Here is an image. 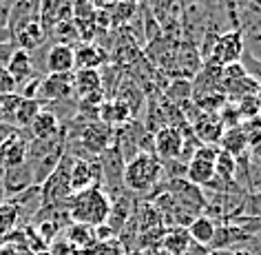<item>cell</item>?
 <instances>
[{
	"label": "cell",
	"instance_id": "8fae6325",
	"mask_svg": "<svg viewBox=\"0 0 261 255\" xmlns=\"http://www.w3.org/2000/svg\"><path fill=\"white\" fill-rule=\"evenodd\" d=\"M77 135H80L82 149L89 153H93V155H100V153L107 151L109 147H113V133L109 131L107 124L89 122V124H84L82 131Z\"/></svg>",
	"mask_w": 261,
	"mask_h": 255
},
{
	"label": "cell",
	"instance_id": "9a60e30c",
	"mask_svg": "<svg viewBox=\"0 0 261 255\" xmlns=\"http://www.w3.org/2000/svg\"><path fill=\"white\" fill-rule=\"evenodd\" d=\"M29 131H31V138L34 140H51V138H56V135H60L64 129H62L60 120L54 115V111L42 109L40 113L34 118Z\"/></svg>",
	"mask_w": 261,
	"mask_h": 255
},
{
	"label": "cell",
	"instance_id": "d6a6232c",
	"mask_svg": "<svg viewBox=\"0 0 261 255\" xmlns=\"http://www.w3.org/2000/svg\"><path fill=\"white\" fill-rule=\"evenodd\" d=\"M27 3L31 5V9H34L36 14H38V7H40V0H27Z\"/></svg>",
	"mask_w": 261,
	"mask_h": 255
},
{
	"label": "cell",
	"instance_id": "484cf974",
	"mask_svg": "<svg viewBox=\"0 0 261 255\" xmlns=\"http://www.w3.org/2000/svg\"><path fill=\"white\" fill-rule=\"evenodd\" d=\"M175 60L179 62V67L181 64H191L188 67V71H191V78H195L199 74V64H201V54L197 49H195V44H191V42H184L181 44V49H179V54L175 56Z\"/></svg>",
	"mask_w": 261,
	"mask_h": 255
},
{
	"label": "cell",
	"instance_id": "7a4b0ae2",
	"mask_svg": "<svg viewBox=\"0 0 261 255\" xmlns=\"http://www.w3.org/2000/svg\"><path fill=\"white\" fill-rule=\"evenodd\" d=\"M162 178V162L151 153H138L124 165V187L133 193H146Z\"/></svg>",
	"mask_w": 261,
	"mask_h": 255
},
{
	"label": "cell",
	"instance_id": "d6986e66",
	"mask_svg": "<svg viewBox=\"0 0 261 255\" xmlns=\"http://www.w3.org/2000/svg\"><path fill=\"white\" fill-rule=\"evenodd\" d=\"M191 246L193 242L188 238V231L184 226H173L162 238V251H166L168 255H186Z\"/></svg>",
	"mask_w": 261,
	"mask_h": 255
},
{
	"label": "cell",
	"instance_id": "52a82bcc",
	"mask_svg": "<svg viewBox=\"0 0 261 255\" xmlns=\"http://www.w3.org/2000/svg\"><path fill=\"white\" fill-rule=\"evenodd\" d=\"M73 98V74H47L40 80L36 100L38 102H62Z\"/></svg>",
	"mask_w": 261,
	"mask_h": 255
},
{
	"label": "cell",
	"instance_id": "6da1fadb",
	"mask_svg": "<svg viewBox=\"0 0 261 255\" xmlns=\"http://www.w3.org/2000/svg\"><path fill=\"white\" fill-rule=\"evenodd\" d=\"M111 195L104 189H87V191L73 193L67 200V215L73 224L84 226H104L111 213Z\"/></svg>",
	"mask_w": 261,
	"mask_h": 255
},
{
	"label": "cell",
	"instance_id": "4dcf8cb0",
	"mask_svg": "<svg viewBox=\"0 0 261 255\" xmlns=\"http://www.w3.org/2000/svg\"><path fill=\"white\" fill-rule=\"evenodd\" d=\"M18 47L14 44V40H7V42H0V67H7V62H9V58L14 56V51Z\"/></svg>",
	"mask_w": 261,
	"mask_h": 255
},
{
	"label": "cell",
	"instance_id": "f546056e",
	"mask_svg": "<svg viewBox=\"0 0 261 255\" xmlns=\"http://www.w3.org/2000/svg\"><path fill=\"white\" fill-rule=\"evenodd\" d=\"M16 89H18L16 80L9 76V71H7V69H3V67H0V96L16 94Z\"/></svg>",
	"mask_w": 261,
	"mask_h": 255
},
{
	"label": "cell",
	"instance_id": "5b68a950",
	"mask_svg": "<svg viewBox=\"0 0 261 255\" xmlns=\"http://www.w3.org/2000/svg\"><path fill=\"white\" fill-rule=\"evenodd\" d=\"M69 184H71V195L87 191V189H102V171L97 160H87V158H73L69 173Z\"/></svg>",
	"mask_w": 261,
	"mask_h": 255
},
{
	"label": "cell",
	"instance_id": "7c38bea8",
	"mask_svg": "<svg viewBox=\"0 0 261 255\" xmlns=\"http://www.w3.org/2000/svg\"><path fill=\"white\" fill-rule=\"evenodd\" d=\"M31 138H24V133L18 129V131L11 135L7 142L0 145V171L3 169H11L18 167L22 162H27V147H29Z\"/></svg>",
	"mask_w": 261,
	"mask_h": 255
},
{
	"label": "cell",
	"instance_id": "44dd1931",
	"mask_svg": "<svg viewBox=\"0 0 261 255\" xmlns=\"http://www.w3.org/2000/svg\"><path fill=\"white\" fill-rule=\"evenodd\" d=\"M42 111V104L38 100H31V98H20V102H18V107L14 111V127L16 129H29L31 122H34V118Z\"/></svg>",
	"mask_w": 261,
	"mask_h": 255
},
{
	"label": "cell",
	"instance_id": "74e56055",
	"mask_svg": "<svg viewBox=\"0 0 261 255\" xmlns=\"http://www.w3.org/2000/svg\"><path fill=\"white\" fill-rule=\"evenodd\" d=\"M0 5H5V0H0Z\"/></svg>",
	"mask_w": 261,
	"mask_h": 255
},
{
	"label": "cell",
	"instance_id": "7402d4cb",
	"mask_svg": "<svg viewBox=\"0 0 261 255\" xmlns=\"http://www.w3.org/2000/svg\"><path fill=\"white\" fill-rule=\"evenodd\" d=\"M67 0H40V7H38V20H40L42 29L47 31V36L51 34L54 25L58 22V16L64 9Z\"/></svg>",
	"mask_w": 261,
	"mask_h": 255
},
{
	"label": "cell",
	"instance_id": "d590c367",
	"mask_svg": "<svg viewBox=\"0 0 261 255\" xmlns=\"http://www.w3.org/2000/svg\"><path fill=\"white\" fill-rule=\"evenodd\" d=\"M0 122H5V120H3V111H0Z\"/></svg>",
	"mask_w": 261,
	"mask_h": 255
},
{
	"label": "cell",
	"instance_id": "2e32d148",
	"mask_svg": "<svg viewBox=\"0 0 261 255\" xmlns=\"http://www.w3.org/2000/svg\"><path fill=\"white\" fill-rule=\"evenodd\" d=\"M5 69L9 71V76L16 80L18 87H20L22 82H27L29 78L36 76L34 58H31V54H27V51H22V49H16L14 51V56L9 58V62H7V67H5Z\"/></svg>",
	"mask_w": 261,
	"mask_h": 255
},
{
	"label": "cell",
	"instance_id": "30bf717a",
	"mask_svg": "<svg viewBox=\"0 0 261 255\" xmlns=\"http://www.w3.org/2000/svg\"><path fill=\"white\" fill-rule=\"evenodd\" d=\"M0 180H3V189H5V198H16L18 193L27 191L29 187H34V171L27 162L11 169H3L0 171Z\"/></svg>",
	"mask_w": 261,
	"mask_h": 255
},
{
	"label": "cell",
	"instance_id": "ffe728a7",
	"mask_svg": "<svg viewBox=\"0 0 261 255\" xmlns=\"http://www.w3.org/2000/svg\"><path fill=\"white\" fill-rule=\"evenodd\" d=\"M219 140H221V151L230 153L234 160L241 158V155L246 153V149H248V133L244 131V129H239V127L226 129V131L221 133Z\"/></svg>",
	"mask_w": 261,
	"mask_h": 255
},
{
	"label": "cell",
	"instance_id": "f1b7e54d",
	"mask_svg": "<svg viewBox=\"0 0 261 255\" xmlns=\"http://www.w3.org/2000/svg\"><path fill=\"white\" fill-rule=\"evenodd\" d=\"M133 11H135V3L133 0H120V3L115 5V9H113V16L117 18V20H128L130 16H133Z\"/></svg>",
	"mask_w": 261,
	"mask_h": 255
},
{
	"label": "cell",
	"instance_id": "5bb4252c",
	"mask_svg": "<svg viewBox=\"0 0 261 255\" xmlns=\"http://www.w3.org/2000/svg\"><path fill=\"white\" fill-rule=\"evenodd\" d=\"M11 40H14V44L18 49L27 51V54H31V51H36L40 44L47 40V31L42 29L40 20H29L27 25H22V27H18L14 34H11Z\"/></svg>",
	"mask_w": 261,
	"mask_h": 255
},
{
	"label": "cell",
	"instance_id": "3957f363",
	"mask_svg": "<svg viewBox=\"0 0 261 255\" xmlns=\"http://www.w3.org/2000/svg\"><path fill=\"white\" fill-rule=\"evenodd\" d=\"M73 165V155L64 151V155L58 162V167L51 171V175L40 184V200L42 206H58L71 198V184H69V173Z\"/></svg>",
	"mask_w": 261,
	"mask_h": 255
},
{
	"label": "cell",
	"instance_id": "ac0fdd59",
	"mask_svg": "<svg viewBox=\"0 0 261 255\" xmlns=\"http://www.w3.org/2000/svg\"><path fill=\"white\" fill-rule=\"evenodd\" d=\"M102 87V78L95 69H80L77 74H73V98H84L100 94Z\"/></svg>",
	"mask_w": 261,
	"mask_h": 255
},
{
	"label": "cell",
	"instance_id": "836d02e7",
	"mask_svg": "<svg viewBox=\"0 0 261 255\" xmlns=\"http://www.w3.org/2000/svg\"><path fill=\"white\" fill-rule=\"evenodd\" d=\"M7 198H5V189H3V180H0V202H5Z\"/></svg>",
	"mask_w": 261,
	"mask_h": 255
},
{
	"label": "cell",
	"instance_id": "cb8c5ba5",
	"mask_svg": "<svg viewBox=\"0 0 261 255\" xmlns=\"http://www.w3.org/2000/svg\"><path fill=\"white\" fill-rule=\"evenodd\" d=\"M215 178L226 184H234L237 182V160L226 151H217L215 158Z\"/></svg>",
	"mask_w": 261,
	"mask_h": 255
},
{
	"label": "cell",
	"instance_id": "8d00e7d4",
	"mask_svg": "<svg viewBox=\"0 0 261 255\" xmlns=\"http://www.w3.org/2000/svg\"><path fill=\"white\" fill-rule=\"evenodd\" d=\"M204 255H215V253H204Z\"/></svg>",
	"mask_w": 261,
	"mask_h": 255
},
{
	"label": "cell",
	"instance_id": "e0dca14e",
	"mask_svg": "<svg viewBox=\"0 0 261 255\" xmlns=\"http://www.w3.org/2000/svg\"><path fill=\"white\" fill-rule=\"evenodd\" d=\"M188 238H191L193 244H197L201 248L211 246L213 244V238H215V231H217V224H215L213 218L208 215H197L191 224H188Z\"/></svg>",
	"mask_w": 261,
	"mask_h": 255
},
{
	"label": "cell",
	"instance_id": "9c48e42d",
	"mask_svg": "<svg viewBox=\"0 0 261 255\" xmlns=\"http://www.w3.org/2000/svg\"><path fill=\"white\" fill-rule=\"evenodd\" d=\"M153 145H155V158L160 162H171V160H177L181 151H184V138H181L179 129L168 124V127H162L158 129V133L153 135Z\"/></svg>",
	"mask_w": 261,
	"mask_h": 255
},
{
	"label": "cell",
	"instance_id": "8992f818",
	"mask_svg": "<svg viewBox=\"0 0 261 255\" xmlns=\"http://www.w3.org/2000/svg\"><path fill=\"white\" fill-rule=\"evenodd\" d=\"M215 158L217 151L213 147H199V151H195L191 162L186 165V178L191 184L206 189L215 180Z\"/></svg>",
	"mask_w": 261,
	"mask_h": 255
},
{
	"label": "cell",
	"instance_id": "4fadbf2b",
	"mask_svg": "<svg viewBox=\"0 0 261 255\" xmlns=\"http://www.w3.org/2000/svg\"><path fill=\"white\" fill-rule=\"evenodd\" d=\"M47 71L49 74H73L75 69V49L71 44L56 42L47 51Z\"/></svg>",
	"mask_w": 261,
	"mask_h": 255
},
{
	"label": "cell",
	"instance_id": "e575fe53",
	"mask_svg": "<svg viewBox=\"0 0 261 255\" xmlns=\"http://www.w3.org/2000/svg\"><path fill=\"white\" fill-rule=\"evenodd\" d=\"M153 255H168V253H166V251H162V248H160V251H155Z\"/></svg>",
	"mask_w": 261,
	"mask_h": 255
},
{
	"label": "cell",
	"instance_id": "ba28073f",
	"mask_svg": "<svg viewBox=\"0 0 261 255\" xmlns=\"http://www.w3.org/2000/svg\"><path fill=\"white\" fill-rule=\"evenodd\" d=\"M100 171H102V184L109 189H115V198L120 195V189L124 187V158L117 151V147H109L104 153H100Z\"/></svg>",
	"mask_w": 261,
	"mask_h": 255
},
{
	"label": "cell",
	"instance_id": "83f0119b",
	"mask_svg": "<svg viewBox=\"0 0 261 255\" xmlns=\"http://www.w3.org/2000/svg\"><path fill=\"white\" fill-rule=\"evenodd\" d=\"M67 238H69V244H73V246H87V244H91L93 240H97V235H95V231H93L91 226L73 224V226L69 228Z\"/></svg>",
	"mask_w": 261,
	"mask_h": 255
},
{
	"label": "cell",
	"instance_id": "603a6c76",
	"mask_svg": "<svg viewBox=\"0 0 261 255\" xmlns=\"http://www.w3.org/2000/svg\"><path fill=\"white\" fill-rule=\"evenodd\" d=\"M97 115H100V120L104 124H124V122H128L130 111L120 100H113V102L109 100L97 107Z\"/></svg>",
	"mask_w": 261,
	"mask_h": 255
},
{
	"label": "cell",
	"instance_id": "277c9868",
	"mask_svg": "<svg viewBox=\"0 0 261 255\" xmlns=\"http://www.w3.org/2000/svg\"><path fill=\"white\" fill-rule=\"evenodd\" d=\"M244 51V34L241 31H228V34L215 38V44H211V64L226 67V64L239 62Z\"/></svg>",
	"mask_w": 261,
	"mask_h": 255
},
{
	"label": "cell",
	"instance_id": "4316f807",
	"mask_svg": "<svg viewBox=\"0 0 261 255\" xmlns=\"http://www.w3.org/2000/svg\"><path fill=\"white\" fill-rule=\"evenodd\" d=\"M18 224V208L11 200L0 202V238L7 235Z\"/></svg>",
	"mask_w": 261,
	"mask_h": 255
},
{
	"label": "cell",
	"instance_id": "1f68e13d",
	"mask_svg": "<svg viewBox=\"0 0 261 255\" xmlns=\"http://www.w3.org/2000/svg\"><path fill=\"white\" fill-rule=\"evenodd\" d=\"M18 131L16 127H11V124H5V122H0V145H3V142H7L11 135H14Z\"/></svg>",
	"mask_w": 261,
	"mask_h": 255
},
{
	"label": "cell",
	"instance_id": "d4e9b609",
	"mask_svg": "<svg viewBox=\"0 0 261 255\" xmlns=\"http://www.w3.org/2000/svg\"><path fill=\"white\" fill-rule=\"evenodd\" d=\"M104 62V54L95 44H80L75 49V67L77 69H97Z\"/></svg>",
	"mask_w": 261,
	"mask_h": 255
}]
</instances>
